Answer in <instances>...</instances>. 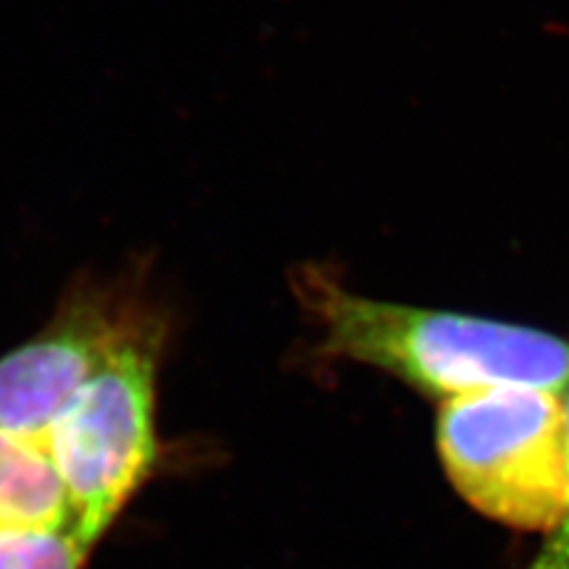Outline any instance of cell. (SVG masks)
<instances>
[{"mask_svg": "<svg viewBox=\"0 0 569 569\" xmlns=\"http://www.w3.org/2000/svg\"><path fill=\"white\" fill-rule=\"evenodd\" d=\"M295 290L323 330V351L380 368L439 401L498 387L569 391V342L537 328L389 305L301 269Z\"/></svg>", "mask_w": 569, "mask_h": 569, "instance_id": "obj_1", "label": "cell"}, {"mask_svg": "<svg viewBox=\"0 0 569 569\" xmlns=\"http://www.w3.org/2000/svg\"><path fill=\"white\" fill-rule=\"evenodd\" d=\"M439 456L466 501L525 531H553L569 496L565 399L498 387L439 403Z\"/></svg>", "mask_w": 569, "mask_h": 569, "instance_id": "obj_2", "label": "cell"}, {"mask_svg": "<svg viewBox=\"0 0 569 569\" xmlns=\"http://www.w3.org/2000/svg\"><path fill=\"white\" fill-rule=\"evenodd\" d=\"M157 349L148 320L41 439L67 491L71 527L91 548L154 462Z\"/></svg>", "mask_w": 569, "mask_h": 569, "instance_id": "obj_3", "label": "cell"}, {"mask_svg": "<svg viewBox=\"0 0 569 569\" xmlns=\"http://www.w3.org/2000/svg\"><path fill=\"white\" fill-rule=\"evenodd\" d=\"M146 323L100 292L74 295L39 337L0 359V430L41 441Z\"/></svg>", "mask_w": 569, "mask_h": 569, "instance_id": "obj_4", "label": "cell"}, {"mask_svg": "<svg viewBox=\"0 0 569 569\" xmlns=\"http://www.w3.org/2000/svg\"><path fill=\"white\" fill-rule=\"evenodd\" d=\"M88 550L64 527L0 529V569H81Z\"/></svg>", "mask_w": 569, "mask_h": 569, "instance_id": "obj_5", "label": "cell"}, {"mask_svg": "<svg viewBox=\"0 0 569 569\" xmlns=\"http://www.w3.org/2000/svg\"><path fill=\"white\" fill-rule=\"evenodd\" d=\"M567 408V427H569V391L565 399ZM529 569H569V496H567V510L562 522L548 533V541L543 543L541 553L529 565Z\"/></svg>", "mask_w": 569, "mask_h": 569, "instance_id": "obj_6", "label": "cell"}]
</instances>
